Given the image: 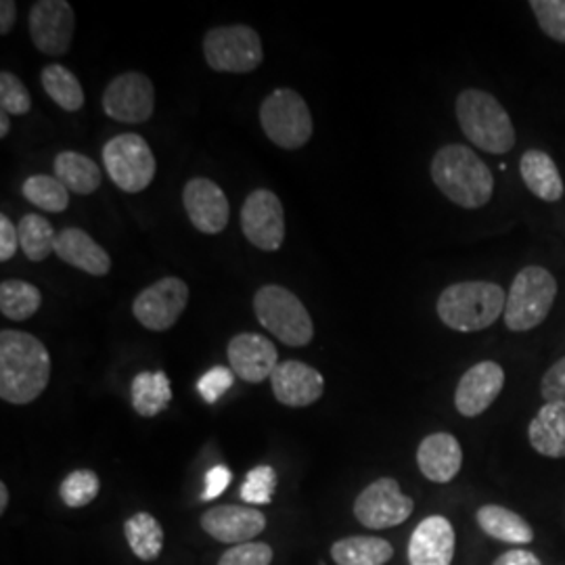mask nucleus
<instances>
[{
	"label": "nucleus",
	"mask_w": 565,
	"mask_h": 565,
	"mask_svg": "<svg viewBox=\"0 0 565 565\" xmlns=\"http://www.w3.org/2000/svg\"><path fill=\"white\" fill-rule=\"evenodd\" d=\"M74 30L76 15L65 0H41L30 11V36L44 55H65L72 46Z\"/></svg>",
	"instance_id": "nucleus-14"
},
{
	"label": "nucleus",
	"mask_w": 565,
	"mask_h": 565,
	"mask_svg": "<svg viewBox=\"0 0 565 565\" xmlns=\"http://www.w3.org/2000/svg\"><path fill=\"white\" fill-rule=\"evenodd\" d=\"M124 536L141 562H156L163 548V527L151 513L139 511L124 524Z\"/></svg>",
	"instance_id": "nucleus-29"
},
{
	"label": "nucleus",
	"mask_w": 565,
	"mask_h": 565,
	"mask_svg": "<svg viewBox=\"0 0 565 565\" xmlns=\"http://www.w3.org/2000/svg\"><path fill=\"white\" fill-rule=\"evenodd\" d=\"M20 247L18 226L9 221L7 214L0 216V263H7L15 256Z\"/></svg>",
	"instance_id": "nucleus-42"
},
{
	"label": "nucleus",
	"mask_w": 565,
	"mask_h": 565,
	"mask_svg": "<svg viewBox=\"0 0 565 565\" xmlns=\"http://www.w3.org/2000/svg\"><path fill=\"white\" fill-rule=\"evenodd\" d=\"M415 503L394 478H380L366 486L354 501L356 520L371 530L401 525L413 515Z\"/></svg>",
	"instance_id": "nucleus-10"
},
{
	"label": "nucleus",
	"mask_w": 565,
	"mask_h": 565,
	"mask_svg": "<svg viewBox=\"0 0 565 565\" xmlns=\"http://www.w3.org/2000/svg\"><path fill=\"white\" fill-rule=\"evenodd\" d=\"M417 465L429 482L448 484L463 467V448L452 434L436 431L417 448Z\"/></svg>",
	"instance_id": "nucleus-21"
},
{
	"label": "nucleus",
	"mask_w": 565,
	"mask_h": 565,
	"mask_svg": "<svg viewBox=\"0 0 565 565\" xmlns=\"http://www.w3.org/2000/svg\"><path fill=\"white\" fill-rule=\"evenodd\" d=\"M55 254L63 263L84 270L93 277H105L111 270L109 254L86 231L76 226L61 231Z\"/></svg>",
	"instance_id": "nucleus-22"
},
{
	"label": "nucleus",
	"mask_w": 565,
	"mask_h": 565,
	"mask_svg": "<svg viewBox=\"0 0 565 565\" xmlns=\"http://www.w3.org/2000/svg\"><path fill=\"white\" fill-rule=\"evenodd\" d=\"M25 200L46 212H63L70 205V191L63 186L57 177L34 174L25 179L21 186Z\"/></svg>",
	"instance_id": "nucleus-33"
},
{
	"label": "nucleus",
	"mask_w": 565,
	"mask_h": 565,
	"mask_svg": "<svg viewBox=\"0 0 565 565\" xmlns=\"http://www.w3.org/2000/svg\"><path fill=\"white\" fill-rule=\"evenodd\" d=\"M202 527L205 534L223 545H245L263 534L266 515L252 507H212L202 515Z\"/></svg>",
	"instance_id": "nucleus-17"
},
{
	"label": "nucleus",
	"mask_w": 565,
	"mask_h": 565,
	"mask_svg": "<svg viewBox=\"0 0 565 565\" xmlns=\"http://www.w3.org/2000/svg\"><path fill=\"white\" fill-rule=\"evenodd\" d=\"M186 302L189 285L179 277H166L142 289L132 303V315L151 331H168L181 319Z\"/></svg>",
	"instance_id": "nucleus-12"
},
{
	"label": "nucleus",
	"mask_w": 565,
	"mask_h": 565,
	"mask_svg": "<svg viewBox=\"0 0 565 565\" xmlns=\"http://www.w3.org/2000/svg\"><path fill=\"white\" fill-rule=\"evenodd\" d=\"M557 298V281L543 266H525L507 294L505 327L509 331H532L543 324Z\"/></svg>",
	"instance_id": "nucleus-5"
},
{
	"label": "nucleus",
	"mask_w": 565,
	"mask_h": 565,
	"mask_svg": "<svg viewBox=\"0 0 565 565\" xmlns=\"http://www.w3.org/2000/svg\"><path fill=\"white\" fill-rule=\"evenodd\" d=\"M277 488V471L270 465L254 467L242 486V499L247 505H270Z\"/></svg>",
	"instance_id": "nucleus-35"
},
{
	"label": "nucleus",
	"mask_w": 565,
	"mask_h": 565,
	"mask_svg": "<svg viewBox=\"0 0 565 565\" xmlns=\"http://www.w3.org/2000/svg\"><path fill=\"white\" fill-rule=\"evenodd\" d=\"M275 398L285 406L302 408L317 403L324 392L323 375L302 361L279 363L270 375Z\"/></svg>",
	"instance_id": "nucleus-20"
},
{
	"label": "nucleus",
	"mask_w": 565,
	"mask_h": 565,
	"mask_svg": "<svg viewBox=\"0 0 565 565\" xmlns=\"http://www.w3.org/2000/svg\"><path fill=\"white\" fill-rule=\"evenodd\" d=\"M42 88L53 102L65 111H78L84 105V90L82 84L67 67L60 63H51L42 70Z\"/></svg>",
	"instance_id": "nucleus-32"
},
{
	"label": "nucleus",
	"mask_w": 565,
	"mask_h": 565,
	"mask_svg": "<svg viewBox=\"0 0 565 565\" xmlns=\"http://www.w3.org/2000/svg\"><path fill=\"white\" fill-rule=\"evenodd\" d=\"M492 565H543L541 559L532 553V551H525V548H511L503 553L501 557L494 559Z\"/></svg>",
	"instance_id": "nucleus-43"
},
{
	"label": "nucleus",
	"mask_w": 565,
	"mask_h": 565,
	"mask_svg": "<svg viewBox=\"0 0 565 565\" xmlns=\"http://www.w3.org/2000/svg\"><path fill=\"white\" fill-rule=\"evenodd\" d=\"M233 480V473L226 465H216L205 473V488H203V501H214L223 494Z\"/></svg>",
	"instance_id": "nucleus-41"
},
{
	"label": "nucleus",
	"mask_w": 565,
	"mask_h": 565,
	"mask_svg": "<svg viewBox=\"0 0 565 565\" xmlns=\"http://www.w3.org/2000/svg\"><path fill=\"white\" fill-rule=\"evenodd\" d=\"M228 363L237 377L249 384L270 380L279 366L277 345L260 333H239L228 342Z\"/></svg>",
	"instance_id": "nucleus-18"
},
{
	"label": "nucleus",
	"mask_w": 565,
	"mask_h": 565,
	"mask_svg": "<svg viewBox=\"0 0 565 565\" xmlns=\"http://www.w3.org/2000/svg\"><path fill=\"white\" fill-rule=\"evenodd\" d=\"M55 177L70 193L78 195L95 193L103 181L99 166L76 151H63L55 158Z\"/></svg>",
	"instance_id": "nucleus-26"
},
{
	"label": "nucleus",
	"mask_w": 565,
	"mask_h": 565,
	"mask_svg": "<svg viewBox=\"0 0 565 565\" xmlns=\"http://www.w3.org/2000/svg\"><path fill=\"white\" fill-rule=\"evenodd\" d=\"M182 203L189 221L205 235H218L228 224V200L223 189L210 179H191L184 184Z\"/></svg>",
	"instance_id": "nucleus-15"
},
{
	"label": "nucleus",
	"mask_w": 565,
	"mask_h": 565,
	"mask_svg": "<svg viewBox=\"0 0 565 565\" xmlns=\"http://www.w3.org/2000/svg\"><path fill=\"white\" fill-rule=\"evenodd\" d=\"M530 9L546 36L565 44V0H532Z\"/></svg>",
	"instance_id": "nucleus-36"
},
{
	"label": "nucleus",
	"mask_w": 565,
	"mask_h": 565,
	"mask_svg": "<svg viewBox=\"0 0 565 565\" xmlns=\"http://www.w3.org/2000/svg\"><path fill=\"white\" fill-rule=\"evenodd\" d=\"M41 289L32 282L9 279L0 285V312L11 321H28L39 312Z\"/></svg>",
	"instance_id": "nucleus-31"
},
{
	"label": "nucleus",
	"mask_w": 565,
	"mask_h": 565,
	"mask_svg": "<svg viewBox=\"0 0 565 565\" xmlns=\"http://www.w3.org/2000/svg\"><path fill=\"white\" fill-rule=\"evenodd\" d=\"M7 505H9V488L4 482H0V513L7 511Z\"/></svg>",
	"instance_id": "nucleus-46"
},
{
	"label": "nucleus",
	"mask_w": 565,
	"mask_h": 565,
	"mask_svg": "<svg viewBox=\"0 0 565 565\" xmlns=\"http://www.w3.org/2000/svg\"><path fill=\"white\" fill-rule=\"evenodd\" d=\"M103 163L109 179L126 193H141L153 179L158 163L147 141L126 132L103 147Z\"/></svg>",
	"instance_id": "nucleus-9"
},
{
	"label": "nucleus",
	"mask_w": 565,
	"mask_h": 565,
	"mask_svg": "<svg viewBox=\"0 0 565 565\" xmlns=\"http://www.w3.org/2000/svg\"><path fill=\"white\" fill-rule=\"evenodd\" d=\"M18 20V4L13 0L0 2V34L7 36Z\"/></svg>",
	"instance_id": "nucleus-44"
},
{
	"label": "nucleus",
	"mask_w": 565,
	"mask_h": 565,
	"mask_svg": "<svg viewBox=\"0 0 565 565\" xmlns=\"http://www.w3.org/2000/svg\"><path fill=\"white\" fill-rule=\"evenodd\" d=\"M130 401L141 417H156L168 408L172 401L170 380L163 371H142L130 385Z\"/></svg>",
	"instance_id": "nucleus-28"
},
{
	"label": "nucleus",
	"mask_w": 565,
	"mask_h": 565,
	"mask_svg": "<svg viewBox=\"0 0 565 565\" xmlns=\"http://www.w3.org/2000/svg\"><path fill=\"white\" fill-rule=\"evenodd\" d=\"M431 179L446 198L465 210H478L492 200L494 174L480 156L465 145H445L431 160Z\"/></svg>",
	"instance_id": "nucleus-2"
},
{
	"label": "nucleus",
	"mask_w": 565,
	"mask_h": 565,
	"mask_svg": "<svg viewBox=\"0 0 565 565\" xmlns=\"http://www.w3.org/2000/svg\"><path fill=\"white\" fill-rule=\"evenodd\" d=\"M235 384L233 369L226 366H214L207 373H203L202 380L198 382V392L202 394L203 401L207 404L218 403L224 392H228Z\"/></svg>",
	"instance_id": "nucleus-39"
},
{
	"label": "nucleus",
	"mask_w": 565,
	"mask_h": 565,
	"mask_svg": "<svg viewBox=\"0 0 565 565\" xmlns=\"http://www.w3.org/2000/svg\"><path fill=\"white\" fill-rule=\"evenodd\" d=\"M457 534L445 515H429L417 525L408 541V565H450L455 559Z\"/></svg>",
	"instance_id": "nucleus-19"
},
{
	"label": "nucleus",
	"mask_w": 565,
	"mask_h": 565,
	"mask_svg": "<svg viewBox=\"0 0 565 565\" xmlns=\"http://www.w3.org/2000/svg\"><path fill=\"white\" fill-rule=\"evenodd\" d=\"M203 55L216 72L247 74L263 63V41L249 25H221L205 34Z\"/></svg>",
	"instance_id": "nucleus-8"
},
{
	"label": "nucleus",
	"mask_w": 565,
	"mask_h": 565,
	"mask_svg": "<svg viewBox=\"0 0 565 565\" xmlns=\"http://www.w3.org/2000/svg\"><path fill=\"white\" fill-rule=\"evenodd\" d=\"M102 490L99 476L90 469H76L60 486L61 501L70 509H82L90 505Z\"/></svg>",
	"instance_id": "nucleus-34"
},
{
	"label": "nucleus",
	"mask_w": 565,
	"mask_h": 565,
	"mask_svg": "<svg viewBox=\"0 0 565 565\" xmlns=\"http://www.w3.org/2000/svg\"><path fill=\"white\" fill-rule=\"evenodd\" d=\"M541 394L545 403L565 404V356L553 364L541 382Z\"/></svg>",
	"instance_id": "nucleus-40"
},
{
	"label": "nucleus",
	"mask_w": 565,
	"mask_h": 565,
	"mask_svg": "<svg viewBox=\"0 0 565 565\" xmlns=\"http://www.w3.org/2000/svg\"><path fill=\"white\" fill-rule=\"evenodd\" d=\"M507 294L501 285L490 281L455 282L438 298L440 321L461 333L484 331L505 315Z\"/></svg>",
	"instance_id": "nucleus-3"
},
{
	"label": "nucleus",
	"mask_w": 565,
	"mask_h": 565,
	"mask_svg": "<svg viewBox=\"0 0 565 565\" xmlns=\"http://www.w3.org/2000/svg\"><path fill=\"white\" fill-rule=\"evenodd\" d=\"M256 319L279 342L302 348L312 342L315 324L302 300L281 285H264L254 298Z\"/></svg>",
	"instance_id": "nucleus-6"
},
{
	"label": "nucleus",
	"mask_w": 565,
	"mask_h": 565,
	"mask_svg": "<svg viewBox=\"0 0 565 565\" xmlns=\"http://www.w3.org/2000/svg\"><path fill=\"white\" fill-rule=\"evenodd\" d=\"M273 557V546L266 543H245L226 548L218 565H270Z\"/></svg>",
	"instance_id": "nucleus-38"
},
{
	"label": "nucleus",
	"mask_w": 565,
	"mask_h": 565,
	"mask_svg": "<svg viewBox=\"0 0 565 565\" xmlns=\"http://www.w3.org/2000/svg\"><path fill=\"white\" fill-rule=\"evenodd\" d=\"M505 385V371L494 361L473 364L459 380L455 406L463 417H478L499 398Z\"/></svg>",
	"instance_id": "nucleus-16"
},
{
	"label": "nucleus",
	"mask_w": 565,
	"mask_h": 565,
	"mask_svg": "<svg viewBox=\"0 0 565 565\" xmlns=\"http://www.w3.org/2000/svg\"><path fill=\"white\" fill-rule=\"evenodd\" d=\"M478 525L494 541L507 545H530L534 541V530L524 518L501 505H484L476 513Z\"/></svg>",
	"instance_id": "nucleus-25"
},
{
	"label": "nucleus",
	"mask_w": 565,
	"mask_h": 565,
	"mask_svg": "<svg viewBox=\"0 0 565 565\" xmlns=\"http://www.w3.org/2000/svg\"><path fill=\"white\" fill-rule=\"evenodd\" d=\"M520 174L530 193L546 203L559 202L564 198V179L557 163L541 149H527L520 160Z\"/></svg>",
	"instance_id": "nucleus-23"
},
{
	"label": "nucleus",
	"mask_w": 565,
	"mask_h": 565,
	"mask_svg": "<svg viewBox=\"0 0 565 565\" xmlns=\"http://www.w3.org/2000/svg\"><path fill=\"white\" fill-rule=\"evenodd\" d=\"M18 233H20V247L25 258L32 263L46 260L55 252L57 237H60L53 224L42 218L41 214H25L18 226Z\"/></svg>",
	"instance_id": "nucleus-30"
},
{
	"label": "nucleus",
	"mask_w": 565,
	"mask_h": 565,
	"mask_svg": "<svg viewBox=\"0 0 565 565\" xmlns=\"http://www.w3.org/2000/svg\"><path fill=\"white\" fill-rule=\"evenodd\" d=\"M11 130V121H9V114L0 111V139H4Z\"/></svg>",
	"instance_id": "nucleus-45"
},
{
	"label": "nucleus",
	"mask_w": 565,
	"mask_h": 565,
	"mask_svg": "<svg viewBox=\"0 0 565 565\" xmlns=\"http://www.w3.org/2000/svg\"><path fill=\"white\" fill-rule=\"evenodd\" d=\"M394 555V546L380 536H348L331 546L338 565H385Z\"/></svg>",
	"instance_id": "nucleus-27"
},
{
	"label": "nucleus",
	"mask_w": 565,
	"mask_h": 565,
	"mask_svg": "<svg viewBox=\"0 0 565 565\" xmlns=\"http://www.w3.org/2000/svg\"><path fill=\"white\" fill-rule=\"evenodd\" d=\"M0 107L11 116H25L32 107L28 88L11 72L0 74Z\"/></svg>",
	"instance_id": "nucleus-37"
},
{
	"label": "nucleus",
	"mask_w": 565,
	"mask_h": 565,
	"mask_svg": "<svg viewBox=\"0 0 565 565\" xmlns=\"http://www.w3.org/2000/svg\"><path fill=\"white\" fill-rule=\"evenodd\" d=\"M245 239L263 252H277L285 239L282 203L273 191L258 189L249 193L242 207Z\"/></svg>",
	"instance_id": "nucleus-13"
},
{
	"label": "nucleus",
	"mask_w": 565,
	"mask_h": 565,
	"mask_svg": "<svg viewBox=\"0 0 565 565\" xmlns=\"http://www.w3.org/2000/svg\"><path fill=\"white\" fill-rule=\"evenodd\" d=\"M260 124L266 137L281 149H300L315 130L310 107L291 88H277L264 99Z\"/></svg>",
	"instance_id": "nucleus-7"
},
{
	"label": "nucleus",
	"mask_w": 565,
	"mask_h": 565,
	"mask_svg": "<svg viewBox=\"0 0 565 565\" xmlns=\"http://www.w3.org/2000/svg\"><path fill=\"white\" fill-rule=\"evenodd\" d=\"M51 380V356L32 333L0 331V398L9 404L34 403Z\"/></svg>",
	"instance_id": "nucleus-1"
},
{
	"label": "nucleus",
	"mask_w": 565,
	"mask_h": 565,
	"mask_svg": "<svg viewBox=\"0 0 565 565\" xmlns=\"http://www.w3.org/2000/svg\"><path fill=\"white\" fill-rule=\"evenodd\" d=\"M527 440L539 455L548 459H564L565 404L545 403L527 425Z\"/></svg>",
	"instance_id": "nucleus-24"
},
{
	"label": "nucleus",
	"mask_w": 565,
	"mask_h": 565,
	"mask_svg": "<svg viewBox=\"0 0 565 565\" xmlns=\"http://www.w3.org/2000/svg\"><path fill=\"white\" fill-rule=\"evenodd\" d=\"M457 120L469 142L492 156H505L515 145V128L505 107L486 90L467 88L457 97Z\"/></svg>",
	"instance_id": "nucleus-4"
},
{
	"label": "nucleus",
	"mask_w": 565,
	"mask_h": 565,
	"mask_svg": "<svg viewBox=\"0 0 565 565\" xmlns=\"http://www.w3.org/2000/svg\"><path fill=\"white\" fill-rule=\"evenodd\" d=\"M103 109L111 120L142 124L153 116L156 88L139 72H126L109 82L103 93Z\"/></svg>",
	"instance_id": "nucleus-11"
}]
</instances>
